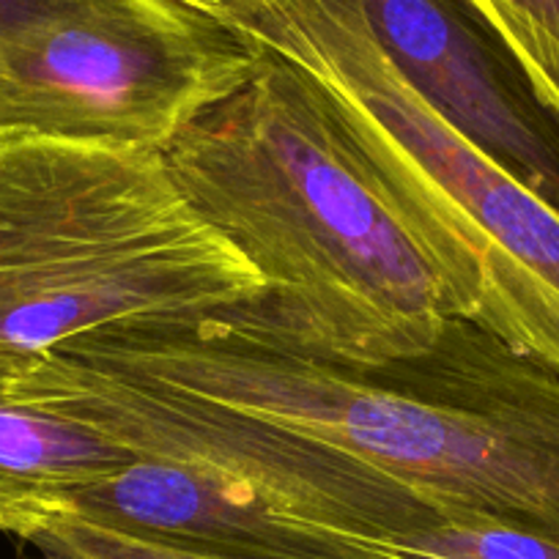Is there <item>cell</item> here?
<instances>
[{"instance_id": "1", "label": "cell", "mask_w": 559, "mask_h": 559, "mask_svg": "<svg viewBox=\"0 0 559 559\" xmlns=\"http://www.w3.org/2000/svg\"><path fill=\"white\" fill-rule=\"evenodd\" d=\"M67 357L154 381L332 444L437 504L559 540V368L472 319L390 362L330 359L247 305L143 321Z\"/></svg>"}, {"instance_id": "2", "label": "cell", "mask_w": 559, "mask_h": 559, "mask_svg": "<svg viewBox=\"0 0 559 559\" xmlns=\"http://www.w3.org/2000/svg\"><path fill=\"white\" fill-rule=\"evenodd\" d=\"M255 47V74L165 148L181 195L261 274L245 305L280 335L359 365L428 352L461 319L450 280L330 91Z\"/></svg>"}, {"instance_id": "3", "label": "cell", "mask_w": 559, "mask_h": 559, "mask_svg": "<svg viewBox=\"0 0 559 559\" xmlns=\"http://www.w3.org/2000/svg\"><path fill=\"white\" fill-rule=\"evenodd\" d=\"M263 292L163 152L0 140V384L105 332L223 313Z\"/></svg>"}, {"instance_id": "4", "label": "cell", "mask_w": 559, "mask_h": 559, "mask_svg": "<svg viewBox=\"0 0 559 559\" xmlns=\"http://www.w3.org/2000/svg\"><path fill=\"white\" fill-rule=\"evenodd\" d=\"M230 28L313 74L453 286L461 319L559 368V212L403 80L362 0H263Z\"/></svg>"}, {"instance_id": "5", "label": "cell", "mask_w": 559, "mask_h": 559, "mask_svg": "<svg viewBox=\"0 0 559 559\" xmlns=\"http://www.w3.org/2000/svg\"><path fill=\"white\" fill-rule=\"evenodd\" d=\"M261 52L181 0H0V140L163 152Z\"/></svg>"}, {"instance_id": "6", "label": "cell", "mask_w": 559, "mask_h": 559, "mask_svg": "<svg viewBox=\"0 0 559 559\" xmlns=\"http://www.w3.org/2000/svg\"><path fill=\"white\" fill-rule=\"evenodd\" d=\"M0 386L28 392L138 455L198 461L255 483L305 519L386 546L442 510L386 472L272 419L52 354Z\"/></svg>"}, {"instance_id": "7", "label": "cell", "mask_w": 559, "mask_h": 559, "mask_svg": "<svg viewBox=\"0 0 559 559\" xmlns=\"http://www.w3.org/2000/svg\"><path fill=\"white\" fill-rule=\"evenodd\" d=\"M376 39L450 129L559 212V116L464 0H362Z\"/></svg>"}, {"instance_id": "8", "label": "cell", "mask_w": 559, "mask_h": 559, "mask_svg": "<svg viewBox=\"0 0 559 559\" xmlns=\"http://www.w3.org/2000/svg\"><path fill=\"white\" fill-rule=\"evenodd\" d=\"M61 519L209 559H392L379 543L305 519L245 477L154 455L74 493Z\"/></svg>"}, {"instance_id": "9", "label": "cell", "mask_w": 559, "mask_h": 559, "mask_svg": "<svg viewBox=\"0 0 559 559\" xmlns=\"http://www.w3.org/2000/svg\"><path fill=\"white\" fill-rule=\"evenodd\" d=\"M140 455L85 419L0 386V530L31 543L69 499Z\"/></svg>"}, {"instance_id": "10", "label": "cell", "mask_w": 559, "mask_h": 559, "mask_svg": "<svg viewBox=\"0 0 559 559\" xmlns=\"http://www.w3.org/2000/svg\"><path fill=\"white\" fill-rule=\"evenodd\" d=\"M392 559H559V540L486 515H442L386 543Z\"/></svg>"}, {"instance_id": "11", "label": "cell", "mask_w": 559, "mask_h": 559, "mask_svg": "<svg viewBox=\"0 0 559 559\" xmlns=\"http://www.w3.org/2000/svg\"><path fill=\"white\" fill-rule=\"evenodd\" d=\"M559 116V0H464Z\"/></svg>"}, {"instance_id": "12", "label": "cell", "mask_w": 559, "mask_h": 559, "mask_svg": "<svg viewBox=\"0 0 559 559\" xmlns=\"http://www.w3.org/2000/svg\"><path fill=\"white\" fill-rule=\"evenodd\" d=\"M31 546L39 548L45 557L63 559H209L198 557V554L134 540V537L118 535V532L102 530V526L74 519L52 521L50 526H45L31 540Z\"/></svg>"}, {"instance_id": "13", "label": "cell", "mask_w": 559, "mask_h": 559, "mask_svg": "<svg viewBox=\"0 0 559 559\" xmlns=\"http://www.w3.org/2000/svg\"><path fill=\"white\" fill-rule=\"evenodd\" d=\"M181 3H187V7L198 9V12L209 14V17H214V20H219V23L228 25L236 14L258 7V3H263V0H181Z\"/></svg>"}, {"instance_id": "14", "label": "cell", "mask_w": 559, "mask_h": 559, "mask_svg": "<svg viewBox=\"0 0 559 559\" xmlns=\"http://www.w3.org/2000/svg\"><path fill=\"white\" fill-rule=\"evenodd\" d=\"M41 559H63V557H41Z\"/></svg>"}]
</instances>
